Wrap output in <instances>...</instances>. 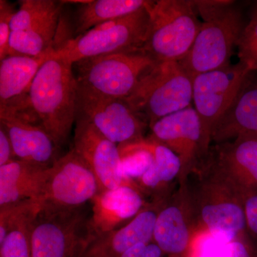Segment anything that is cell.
<instances>
[{"label":"cell","instance_id":"cell-1","mask_svg":"<svg viewBox=\"0 0 257 257\" xmlns=\"http://www.w3.org/2000/svg\"><path fill=\"white\" fill-rule=\"evenodd\" d=\"M197 233L208 232L232 241L246 232L245 194L209 153L183 179Z\"/></svg>","mask_w":257,"mask_h":257},{"label":"cell","instance_id":"cell-2","mask_svg":"<svg viewBox=\"0 0 257 257\" xmlns=\"http://www.w3.org/2000/svg\"><path fill=\"white\" fill-rule=\"evenodd\" d=\"M72 66L53 54L39 70L28 94L30 107L57 148L67 143L77 118V82Z\"/></svg>","mask_w":257,"mask_h":257},{"label":"cell","instance_id":"cell-3","mask_svg":"<svg viewBox=\"0 0 257 257\" xmlns=\"http://www.w3.org/2000/svg\"><path fill=\"white\" fill-rule=\"evenodd\" d=\"M192 48L179 62L194 79L197 74L221 68L230 64L246 23L234 1L224 0L208 8Z\"/></svg>","mask_w":257,"mask_h":257},{"label":"cell","instance_id":"cell-4","mask_svg":"<svg viewBox=\"0 0 257 257\" xmlns=\"http://www.w3.org/2000/svg\"><path fill=\"white\" fill-rule=\"evenodd\" d=\"M150 25L143 50L157 62H181L195 41L202 23L192 1H149Z\"/></svg>","mask_w":257,"mask_h":257},{"label":"cell","instance_id":"cell-5","mask_svg":"<svg viewBox=\"0 0 257 257\" xmlns=\"http://www.w3.org/2000/svg\"><path fill=\"white\" fill-rule=\"evenodd\" d=\"M125 100L150 126L192 105L193 78L179 62H159Z\"/></svg>","mask_w":257,"mask_h":257},{"label":"cell","instance_id":"cell-6","mask_svg":"<svg viewBox=\"0 0 257 257\" xmlns=\"http://www.w3.org/2000/svg\"><path fill=\"white\" fill-rule=\"evenodd\" d=\"M157 62L142 50L84 59L72 67L79 85L101 95L126 99Z\"/></svg>","mask_w":257,"mask_h":257},{"label":"cell","instance_id":"cell-7","mask_svg":"<svg viewBox=\"0 0 257 257\" xmlns=\"http://www.w3.org/2000/svg\"><path fill=\"white\" fill-rule=\"evenodd\" d=\"M147 6L124 18L98 25L80 36L66 40L56 49L54 55L73 64L97 56L143 50L150 25Z\"/></svg>","mask_w":257,"mask_h":257},{"label":"cell","instance_id":"cell-8","mask_svg":"<svg viewBox=\"0 0 257 257\" xmlns=\"http://www.w3.org/2000/svg\"><path fill=\"white\" fill-rule=\"evenodd\" d=\"M82 207L40 209L32 229V257H79L93 239Z\"/></svg>","mask_w":257,"mask_h":257},{"label":"cell","instance_id":"cell-9","mask_svg":"<svg viewBox=\"0 0 257 257\" xmlns=\"http://www.w3.org/2000/svg\"><path fill=\"white\" fill-rule=\"evenodd\" d=\"M252 69L239 61L193 79V105L202 125V149L205 155L210 148L213 130L227 110L245 77ZM204 157V156H203Z\"/></svg>","mask_w":257,"mask_h":257},{"label":"cell","instance_id":"cell-10","mask_svg":"<svg viewBox=\"0 0 257 257\" xmlns=\"http://www.w3.org/2000/svg\"><path fill=\"white\" fill-rule=\"evenodd\" d=\"M77 117L87 120L117 145L145 138L148 124L125 99L101 95L77 84Z\"/></svg>","mask_w":257,"mask_h":257},{"label":"cell","instance_id":"cell-11","mask_svg":"<svg viewBox=\"0 0 257 257\" xmlns=\"http://www.w3.org/2000/svg\"><path fill=\"white\" fill-rule=\"evenodd\" d=\"M99 192L97 180L89 166L71 150L48 170L40 209H72L84 207Z\"/></svg>","mask_w":257,"mask_h":257},{"label":"cell","instance_id":"cell-12","mask_svg":"<svg viewBox=\"0 0 257 257\" xmlns=\"http://www.w3.org/2000/svg\"><path fill=\"white\" fill-rule=\"evenodd\" d=\"M72 150L92 171L97 180L99 192L120 186L139 187L123 173L119 146L83 118H76Z\"/></svg>","mask_w":257,"mask_h":257},{"label":"cell","instance_id":"cell-13","mask_svg":"<svg viewBox=\"0 0 257 257\" xmlns=\"http://www.w3.org/2000/svg\"><path fill=\"white\" fill-rule=\"evenodd\" d=\"M26 108L0 106V126L9 135L15 158L50 168L58 160L57 147L40 124L34 122Z\"/></svg>","mask_w":257,"mask_h":257},{"label":"cell","instance_id":"cell-14","mask_svg":"<svg viewBox=\"0 0 257 257\" xmlns=\"http://www.w3.org/2000/svg\"><path fill=\"white\" fill-rule=\"evenodd\" d=\"M151 138L175 152L182 162L179 179L190 172L203 155L202 125L194 106L157 120L152 126Z\"/></svg>","mask_w":257,"mask_h":257},{"label":"cell","instance_id":"cell-15","mask_svg":"<svg viewBox=\"0 0 257 257\" xmlns=\"http://www.w3.org/2000/svg\"><path fill=\"white\" fill-rule=\"evenodd\" d=\"M197 233L192 209L183 185L172 191L161 208L153 241L165 254L185 256Z\"/></svg>","mask_w":257,"mask_h":257},{"label":"cell","instance_id":"cell-16","mask_svg":"<svg viewBox=\"0 0 257 257\" xmlns=\"http://www.w3.org/2000/svg\"><path fill=\"white\" fill-rule=\"evenodd\" d=\"M167 197L153 199L124 226L93 237L79 257H119L136 245L153 241L157 216Z\"/></svg>","mask_w":257,"mask_h":257},{"label":"cell","instance_id":"cell-17","mask_svg":"<svg viewBox=\"0 0 257 257\" xmlns=\"http://www.w3.org/2000/svg\"><path fill=\"white\" fill-rule=\"evenodd\" d=\"M91 202L93 237L124 226L149 203L140 187L128 185L98 192Z\"/></svg>","mask_w":257,"mask_h":257},{"label":"cell","instance_id":"cell-18","mask_svg":"<svg viewBox=\"0 0 257 257\" xmlns=\"http://www.w3.org/2000/svg\"><path fill=\"white\" fill-rule=\"evenodd\" d=\"M208 153L245 196L257 192V134L214 144Z\"/></svg>","mask_w":257,"mask_h":257},{"label":"cell","instance_id":"cell-19","mask_svg":"<svg viewBox=\"0 0 257 257\" xmlns=\"http://www.w3.org/2000/svg\"><path fill=\"white\" fill-rule=\"evenodd\" d=\"M257 134V71L245 77L227 110L213 130L212 143L234 140L245 134Z\"/></svg>","mask_w":257,"mask_h":257},{"label":"cell","instance_id":"cell-20","mask_svg":"<svg viewBox=\"0 0 257 257\" xmlns=\"http://www.w3.org/2000/svg\"><path fill=\"white\" fill-rule=\"evenodd\" d=\"M40 211L36 201L0 207V257H32V224Z\"/></svg>","mask_w":257,"mask_h":257},{"label":"cell","instance_id":"cell-21","mask_svg":"<svg viewBox=\"0 0 257 257\" xmlns=\"http://www.w3.org/2000/svg\"><path fill=\"white\" fill-rule=\"evenodd\" d=\"M49 168L14 160L0 167V207L26 201L40 202Z\"/></svg>","mask_w":257,"mask_h":257},{"label":"cell","instance_id":"cell-22","mask_svg":"<svg viewBox=\"0 0 257 257\" xmlns=\"http://www.w3.org/2000/svg\"><path fill=\"white\" fill-rule=\"evenodd\" d=\"M55 51L38 57L9 56L0 61V105L26 100L39 70Z\"/></svg>","mask_w":257,"mask_h":257},{"label":"cell","instance_id":"cell-23","mask_svg":"<svg viewBox=\"0 0 257 257\" xmlns=\"http://www.w3.org/2000/svg\"><path fill=\"white\" fill-rule=\"evenodd\" d=\"M152 143L154 162L150 170L136 181L144 194L153 196L154 199L164 198L172 193L173 181L178 179L182 172L180 159L165 145L149 136Z\"/></svg>","mask_w":257,"mask_h":257},{"label":"cell","instance_id":"cell-24","mask_svg":"<svg viewBox=\"0 0 257 257\" xmlns=\"http://www.w3.org/2000/svg\"><path fill=\"white\" fill-rule=\"evenodd\" d=\"M145 0H94L79 4L74 18L75 38L101 24L124 18L143 9L148 4ZM71 38V39H72Z\"/></svg>","mask_w":257,"mask_h":257},{"label":"cell","instance_id":"cell-25","mask_svg":"<svg viewBox=\"0 0 257 257\" xmlns=\"http://www.w3.org/2000/svg\"><path fill=\"white\" fill-rule=\"evenodd\" d=\"M61 15L26 30L13 31L10 40V56L38 57L55 50Z\"/></svg>","mask_w":257,"mask_h":257},{"label":"cell","instance_id":"cell-26","mask_svg":"<svg viewBox=\"0 0 257 257\" xmlns=\"http://www.w3.org/2000/svg\"><path fill=\"white\" fill-rule=\"evenodd\" d=\"M63 2L54 0H24L12 19L11 30H26L61 15Z\"/></svg>","mask_w":257,"mask_h":257},{"label":"cell","instance_id":"cell-27","mask_svg":"<svg viewBox=\"0 0 257 257\" xmlns=\"http://www.w3.org/2000/svg\"><path fill=\"white\" fill-rule=\"evenodd\" d=\"M121 170L126 178L136 181L150 170L154 162V154L150 138L118 145Z\"/></svg>","mask_w":257,"mask_h":257},{"label":"cell","instance_id":"cell-28","mask_svg":"<svg viewBox=\"0 0 257 257\" xmlns=\"http://www.w3.org/2000/svg\"><path fill=\"white\" fill-rule=\"evenodd\" d=\"M236 48L239 61L248 64L252 71H257V3L251 10Z\"/></svg>","mask_w":257,"mask_h":257},{"label":"cell","instance_id":"cell-29","mask_svg":"<svg viewBox=\"0 0 257 257\" xmlns=\"http://www.w3.org/2000/svg\"><path fill=\"white\" fill-rule=\"evenodd\" d=\"M228 243L221 236L208 232L197 233L193 238L187 257H221Z\"/></svg>","mask_w":257,"mask_h":257},{"label":"cell","instance_id":"cell-30","mask_svg":"<svg viewBox=\"0 0 257 257\" xmlns=\"http://www.w3.org/2000/svg\"><path fill=\"white\" fill-rule=\"evenodd\" d=\"M16 11L9 2L0 1V61L10 56L11 21Z\"/></svg>","mask_w":257,"mask_h":257},{"label":"cell","instance_id":"cell-31","mask_svg":"<svg viewBox=\"0 0 257 257\" xmlns=\"http://www.w3.org/2000/svg\"><path fill=\"white\" fill-rule=\"evenodd\" d=\"M221 257H257V248L248 234L242 235L225 245Z\"/></svg>","mask_w":257,"mask_h":257},{"label":"cell","instance_id":"cell-32","mask_svg":"<svg viewBox=\"0 0 257 257\" xmlns=\"http://www.w3.org/2000/svg\"><path fill=\"white\" fill-rule=\"evenodd\" d=\"M244 212L246 232L257 248V192L245 197Z\"/></svg>","mask_w":257,"mask_h":257},{"label":"cell","instance_id":"cell-33","mask_svg":"<svg viewBox=\"0 0 257 257\" xmlns=\"http://www.w3.org/2000/svg\"><path fill=\"white\" fill-rule=\"evenodd\" d=\"M165 253L154 242L140 243L119 257H164Z\"/></svg>","mask_w":257,"mask_h":257},{"label":"cell","instance_id":"cell-34","mask_svg":"<svg viewBox=\"0 0 257 257\" xmlns=\"http://www.w3.org/2000/svg\"><path fill=\"white\" fill-rule=\"evenodd\" d=\"M14 160L17 159L9 135L5 128L0 126V167Z\"/></svg>","mask_w":257,"mask_h":257},{"label":"cell","instance_id":"cell-35","mask_svg":"<svg viewBox=\"0 0 257 257\" xmlns=\"http://www.w3.org/2000/svg\"><path fill=\"white\" fill-rule=\"evenodd\" d=\"M170 257H187L185 256H170Z\"/></svg>","mask_w":257,"mask_h":257}]
</instances>
